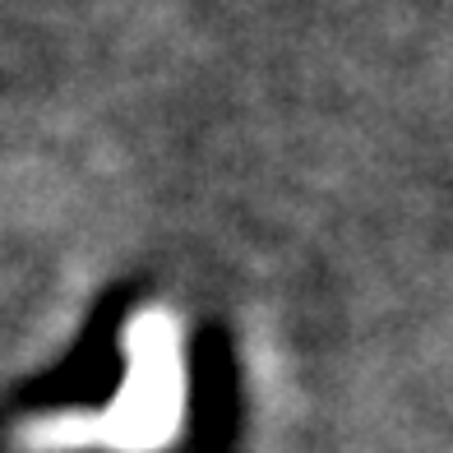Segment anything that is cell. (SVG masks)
I'll return each instance as SVG.
<instances>
[{
  "mask_svg": "<svg viewBox=\"0 0 453 453\" xmlns=\"http://www.w3.org/2000/svg\"><path fill=\"white\" fill-rule=\"evenodd\" d=\"M185 421V352L180 328L167 311H143L126 328V384L120 394L84 417L56 411L24 426L28 453H74L84 444H102L116 453H153L176 440Z\"/></svg>",
  "mask_w": 453,
  "mask_h": 453,
  "instance_id": "6da1fadb",
  "label": "cell"
}]
</instances>
